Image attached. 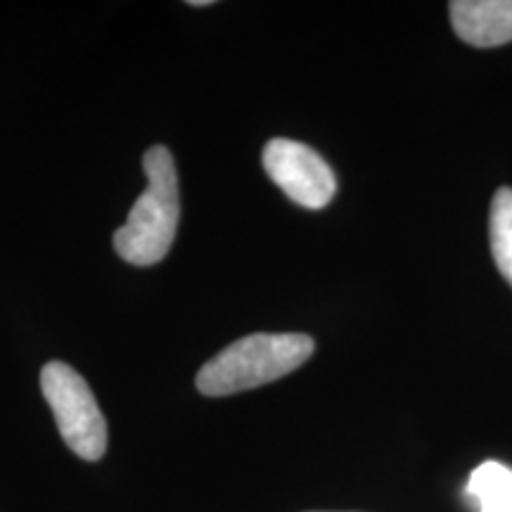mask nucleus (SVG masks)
<instances>
[{
  "instance_id": "f257e3e1",
  "label": "nucleus",
  "mask_w": 512,
  "mask_h": 512,
  "mask_svg": "<svg viewBox=\"0 0 512 512\" xmlns=\"http://www.w3.org/2000/svg\"><path fill=\"white\" fill-rule=\"evenodd\" d=\"M316 351V342L302 332H254L221 349L197 373L204 396H233L302 368Z\"/></svg>"
},
{
  "instance_id": "f03ea898",
  "label": "nucleus",
  "mask_w": 512,
  "mask_h": 512,
  "mask_svg": "<svg viewBox=\"0 0 512 512\" xmlns=\"http://www.w3.org/2000/svg\"><path fill=\"white\" fill-rule=\"evenodd\" d=\"M147 188L133 204L124 226L114 233V249L133 266H155L169 254L181 221L176 162L164 145L145 152Z\"/></svg>"
},
{
  "instance_id": "7ed1b4c3",
  "label": "nucleus",
  "mask_w": 512,
  "mask_h": 512,
  "mask_svg": "<svg viewBox=\"0 0 512 512\" xmlns=\"http://www.w3.org/2000/svg\"><path fill=\"white\" fill-rule=\"evenodd\" d=\"M41 392L55 415L64 444L83 460H100L107 451V422L93 389L62 361H50L41 370Z\"/></svg>"
},
{
  "instance_id": "20e7f679",
  "label": "nucleus",
  "mask_w": 512,
  "mask_h": 512,
  "mask_svg": "<svg viewBox=\"0 0 512 512\" xmlns=\"http://www.w3.org/2000/svg\"><path fill=\"white\" fill-rule=\"evenodd\" d=\"M264 171L294 204L304 209L328 207L337 192V178L330 164L313 147L297 140H268Z\"/></svg>"
},
{
  "instance_id": "39448f33",
  "label": "nucleus",
  "mask_w": 512,
  "mask_h": 512,
  "mask_svg": "<svg viewBox=\"0 0 512 512\" xmlns=\"http://www.w3.org/2000/svg\"><path fill=\"white\" fill-rule=\"evenodd\" d=\"M460 41L496 48L512 41V0H456L448 5Z\"/></svg>"
},
{
  "instance_id": "423d86ee",
  "label": "nucleus",
  "mask_w": 512,
  "mask_h": 512,
  "mask_svg": "<svg viewBox=\"0 0 512 512\" xmlns=\"http://www.w3.org/2000/svg\"><path fill=\"white\" fill-rule=\"evenodd\" d=\"M465 496L477 503L479 512H512V467L486 460L472 470Z\"/></svg>"
},
{
  "instance_id": "0eeeda50",
  "label": "nucleus",
  "mask_w": 512,
  "mask_h": 512,
  "mask_svg": "<svg viewBox=\"0 0 512 512\" xmlns=\"http://www.w3.org/2000/svg\"><path fill=\"white\" fill-rule=\"evenodd\" d=\"M491 254L498 271L512 285V188H498L489 216Z\"/></svg>"
},
{
  "instance_id": "6e6552de",
  "label": "nucleus",
  "mask_w": 512,
  "mask_h": 512,
  "mask_svg": "<svg viewBox=\"0 0 512 512\" xmlns=\"http://www.w3.org/2000/svg\"><path fill=\"white\" fill-rule=\"evenodd\" d=\"M188 5H195V8H204V5H211V0H190Z\"/></svg>"
}]
</instances>
